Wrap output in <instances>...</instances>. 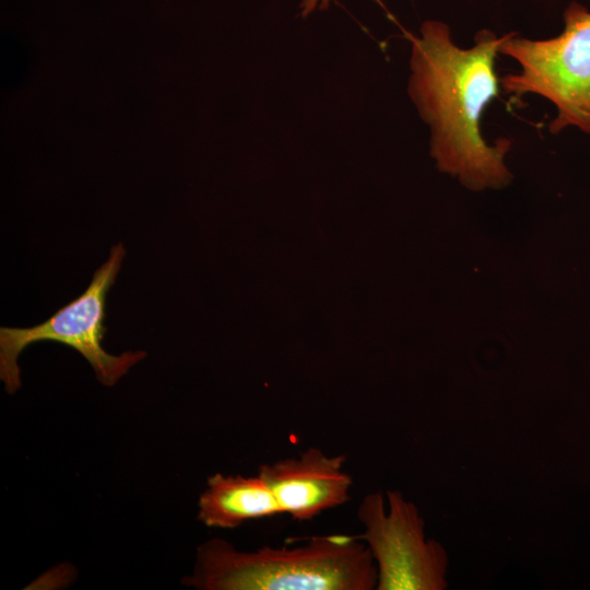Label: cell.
<instances>
[{"label": "cell", "mask_w": 590, "mask_h": 590, "mask_svg": "<svg viewBox=\"0 0 590 590\" xmlns=\"http://www.w3.org/2000/svg\"><path fill=\"white\" fill-rule=\"evenodd\" d=\"M502 39L483 30L461 48L448 25L433 20L412 38L408 93L429 127L430 155L472 191L503 189L514 179L505 164L511 142L489 145L481 132L482 114L499 92L494 64Z\"/></svg>", "instance_id": "cell-1"}, {"label": "cell", "mask_w": 590, "mask_h": 590, "mask_svg": "<svg viewBox=\"0 0 590 590\" xmlns=\"http://www.w3.org/2000/svg\"><path fill=\"white\" fill-rule=\"evenodd\" d=\"M378 571L358 535H315L293 547L239 551L222 539L197 550L182 583L201 590H375Z\"/></svg>", "instance_id": "cell-2"}, {"label": "cell", "mask_w": 590, "mask_h": 590, "mask_svg": "<svg viewBox=\"0 0 590 590\" xmlns=\"http://www.w3.org/2000/svg\"><path fill=\"white\" fill-rule=\"evenodd\" d=\"M565 27L553 38L533 40L511 32L503 36L498 52L515 59L520 71L503 76V90L517 97L533 93L557 110L550 131L576 127L590 134V11L571 2Z\"/></svg>", "instance_id": "cell-3"}, {"label": "cell", "mask_w": 590, "mask_h": 590, "mask_svg": "<svg viewBox=\"0 0 590 590\" xmlns=\"http://www.w3.org/2000/svg\"><path fill=\"white\" fill-rule=\"evenodd\" d=\"M125 255L121 243L114 245L86 290L46 321L30 328H0V378L8 393H14L22 385L17 365L20 354L36 342H58L78 351L92 366L98 381L108 387L145 357L144 351L111 355L102 345L107 330L104 326L106 296Z\"/></svg>", "instance_id": "cell-4"}, {"label": "cell", "mask_w": 590, "mask_h": 590, "mask_svg": "<svg viewBox=\"0 0 590 590\" xmlns=\"http://www.w3.org/2000/svg\"><path fill=\"white\" fill-rule=\"evenodd\" d=\"M367 494L357 509L364 531L358 538L377 566L376 590H442L447 588V553L427 540L417 507L397 489Z\"/></svg>", "instance_id": "cell-5"}, {"label": "cell", "mask_w": 590, "mask_h": 590, "mask_svg": "<svg viewBox=\"0 0 590 590\" xmlns=\"http://www.w3.org/2000/svg\"><path fill=\"white\" fill-rule=\"evenodd\" d=\"M345 460V455L329 456L309 447L298 457L259 465L257 474L273 493L282 514L310 521L350 500L353 480L343 470Z\"/></svg>", "instance_id": "cell-6"}, {"label": "cell", "mask_w": 590, "mask_h": 590, "mask_svg": "<svg viewBox=\"0 0 590 590\" xmlns=\"http://www.w3.org/2000/svg\"><path fill=\"white\" fill-rule=\"evenodd\" d=\"M282 514L271 489L255 476L215 473L198 502V520L210 528L233 529L246 521Z\"/></svg>", "instance_id": "cell-7"}, {"label": "cell", "mask_w": 590, "mask_h": 590, "mask_svg": "<svg viewBox=\"0 0 590 590\" xmlns=\"http://www.w3.org/2000/svg\"><path fill=\"white\" fill-rule=\"evenodd\" d=\"M331 0H302L300 13L303 16L310 15L316 11L326 10Z\"/></svg>", "instance_id": "cell-8"}]
</instances>
